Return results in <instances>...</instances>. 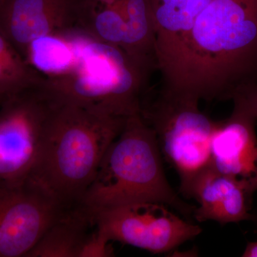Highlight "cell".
I'll return each mask as SVG.
<instances>
[{"instance_id":"obj_4","label":"cell","mask_w":257,"mask_h":257,"mask_svg":"<svg viewBox=\"0 0 257 257\" xmlns=\"http://www.w3.org/2000/svg\"><path fill=\"white\" fill-rule=\"evenodd\" d=\"M152 72L118 47L87 35L68 73L45 81L60 101L128 117L141 111Z\"/></svg>"},{"instance_id":"obj_20","label":"cell","mask_w":257,"mask_h":257,"mask_svg":"<svg viewBox=\"0 0 257 257\" xmlns=\"http://www.w3.org/2000/svg\"><path fill=\"white\" fill-rule=\"evenodd\" d=\"M2 102H3V101L0 100V104H1Z\"/></svg>"},{"instance_id":"obj_1","label":"cell","mask_w":257,"mask_h":257,"mask_svg":"<svg viewBox=\"0 0 257 257\" xmlns=\"http://www.w3.org/2000/svg\"><path fill=\"white\" fill-rule=\"evenodd\" d=\"M152 21L164 89L232 100L257 84V0H172Z\"/></svg>"},{"instance_id":"obj_7","label":"cell","mask_w":257,"mask_h":257,"mask_svg":"<svg viewBox=\"0 0 257 257\" xmlns=\"http://www.w3.org/2000/svg\"><path fill=\"white\" fill-rule=\"evenodd\" d=\"M77 28L157 70L149 0H77Z\"/></svg>"},{"instance_id":"obj_9","label":"cell","mask_w":257,"mask_h":257,"mask_svg":"<svg viewBox=\"0 0 257 257\" xmlns=\"http://www.w3.org/2000/svg\"><path fill=\"white\" fill-rule=\"evenodd\" d=\"M95 225L109 241L153 253H167L194 239L200 226L184 219L161 203H144L94 213Z\"/></svg>"},{"instance_id":"obj_5","label":"cell","mask_w":257,"mask_h":257,"mask_svg":"<svg viewBox=\"0 0 257 257\" xmlns=\"http://www.w3.org/2000/svg\"><path fill=\"white\" fill-rule=\"evenodd\" d=\"M199 99L161 87L153 100L143 101L142 116L156 136L161 154L177 171L179 192L193 198L199 179L211 167L215 121L202 112Z\"/></svg>"},{"instance_id":"obj_3","label":"cell","mask_w":257,"mask_h":257,"mask_svg":"<svg viewBox=\"0 0 257 257\" xmlns=\"http://www.w3.org/2000/svg\"><path fill=\"white\" fill-rule=\"evenodd\" d=\"M144 203L165 204L189 221L195 209L171 187L156 136L139 112L126 119L79 204L94 214Z\"/></svg>"},{"instance_id":"obj_6","label":"cell","mask_w":257,"mask_h":257,"mask_svg":"<svg viewBox=\"0 0 257 257\" xmlns=\"http://www.w3.org/2000/svg\"><path fill=\"white\" fill-rule=\"evenodd\" d=\"M59 99L45 79L0 104V184L21 183L36 167Z\"/></svg>"},{"instance_id":"obj_2","label":"cell","mask_w":257,"mask_h":257,"mask_svg":"<svg viewBox=\"0 0 257 257\" xmlns=\"http://www.w3.org/2000/svg\"><path fill=\"white\" fill-rule=\"evenodd\" d=\"M126 119L59 99L30 178L67 207L77 205Z\"/></svg>"},{"instance_id":"obj_18","label":"cell","mask_w":257,"mask_h":257,"mask_svg":"<svg viewBox=\"0 0 257 257\" xmlns=\"http://www.w3.org/2000/svg\"><path fill=\"white\" fill-rule=\"evenodd\" d=\"M242 256L257 257V241L247 243Z\"/></svg>"},{"instance_id":"obj_14","label":"cell","mask_w":257,"mask_h":257,"mask_svg":"<svg viewBox=\"0 0 257 257\" xmlns=\"http://www.w3.org/2000/svg\"><path fill=\"white\" fill-rule=\"evenodd\" d=\"M86 36L75 28L40 37L28 45L24 59L42 78H57L74 67Z\"/></svg>"},{"instance_id":"obj_8","label":"cell","mask_w":257,"mask_h":257,"mask_svg":"<svg viewBox=\"0 0 257 257\" xmlns=\"http://www.w3.org/2000/svg\"><path fill=\"white\" fill-rule=\"evenodd\" d=\"M67 208L32 178L0 184V257H27Z\"/></svg>"},{"instance_id":"obj_19","label":"cell","mask_w":257,"mask_h":257,"mask_svg":"<svg viewBox=\"0 0 257 257\" xmlns=\"http://www.w3.org/2000/svg\"><path fill=\"white\" fill-rule=\"evenodd\" d=\"M8 0H0V10L3 9V7L6 5V3H8Z\"/></svg>"},{"instance_id":"obj_15","label":"cell","mask_w":257,"mask_h":257,"mask_svg":"<svg viewBox=\"0 0 257 257\" xmlns=\"http://www.w3.org/2000/svg\"><path fill=\"white\" fill-rule=\"evenodd\" d=\"M42 79L0 30V100Z\"/></svg>"},{"instance_id":"obj_12","label":"cell","mask_w":257,"mask_h":257,"mask_svg":"<svg viewBox=\"0 0 257 257\" xmlns=\"http://www.w3.org/2000/svg\"><path fill=\"white\" fill-rule=\"evenodd\" d=\"M193 198L199 202L193 217L199 222L215 221L221 225L252 220V196L239 184L211 168L199 179Z\"/></svg>"},{"instance_id":"obj_10","label":"cell","mask_w":257,"mask_h":257,"mask_svg":"<svg viewBox=\"0 0 257 257\" xmlns=\"http://www.w3.org/2000/svg\"><path fill=\"white\" fill-rule=\"evenodd\" d=\"M256 119L234 104L229 117L216 121L211 141V167L251 196L257 190Z\"/></svg>"},{"instance_id":"obj_11","label":"cell","mask_w":257,"mask_h":257,"mask_svg":"<svg viewBox=\"0 0 257 257\" xmlns=\"http://www.w3.org/2000/svg\"><path fill=\"white\" fill-rule=\"evenodd\" d=\"M77 0H8L0 30L23 57L37 39L77 28Z\"/></svg>"},{"instance_id":"obj_16","label":"cell","mask_w":257,"mask_h":257,"mask_svg":"<svg viewBox=\"0 0 257 257\" xmlns=\"http://www.w3.org/2000/svg\"><path fill=\"white\" fill-rule=\"evenodd\" d=\"M109 241L106 235L95 225V229L93 230L86 241L80 257L110 256L111 250L109 246Z\"/></svg>"},{"instance_id":"obj_13","label":"cell","mask_w":257,"mask_h":257,"mask_svg":"<svg viewBox=\"0 0 257 257\" xmlns=\"http://www.w3.org/2000/svg\"><path fill=\"white\" fill-rule=\"evenodd\" d=\"M94 224V214L81 204L69 207L27 257H80Z\"/></svg>"},{"instance_id":"obj_17","label":"cell","mask_w":257,"mask_h":257,"mask_svg":"<svg viewBox=\"0 0 257 257\" xmlns=\"http://www.w3.org/2000/svg\"><path fill=\"white\" fill-rule=\"evenodd\" d=\"M232 101L257 120V84L235 96Z\"/></svg>"}]
</instances>
